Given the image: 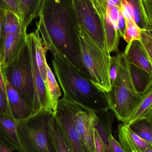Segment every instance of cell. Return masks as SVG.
I'll return each mask as SVG.
<instances>
[{
  "label": "cell",
  "mask_w": 152,
  "mask_h": 152,
  "mask_svg": "<svg viewBox=\"0 0 152 152\" xmlns=\"http://www.w3.org/2000/svg\"><path fill=\"white\" fill-rule=\"evenodd\" d=\"M4 38L8 35L26 33V29L23 26L21 20L12 12L4 10L3 19Z\"/></svg>",
  "instance_id": "cell-23"
},
{
  "label": "cell",
  "mask_w": 152,
  "mask_h": 152,
  "mask_svg": "<svg viewBox=\"0 0 152 152\" xmlns=\"http://www.w3.org/2000/svg\"><path fill=\"white\" fill-rule=\"evenodd\" d=\"M4 10H8L15 13L20 19L19 1V0H3Z\"/></svg>",
  "instance_id": "cell-30"
},
{
  "label": "cell",
  "mask_w": 152,
  "mask_h": 152,
  "mask_svg": "<svg viewBox=\"0 0 152 152\" xmlns=\"http://www.w3.org/2000/svg\"><path fill=\"white\" fill-rule=\"evenodd\" d=\"M0 152H13V151L5 145L0 143Z\"/></svg>",
  "instance_id": "cell-41"
},
{
  "label": "cell",
  "mask_w": 152,
  "mask_h": 152,
  "mask_svg": "<svg viewBox=\"0 0 152 152\" xmlns=\"http://www.w3.org/2000/svg\"><path fill=\"white\" fill-rule=\"evenodd\" d=\"M0 113L11 115L7 95L0 87Z\"/></svg>",
  "instance_id": "cell-31"
},
{
  "label": "cell",
  "mask_w": 152,
  "mask_h": 152,
  "mask_svg": "<svg viewBox=\"0 0 152 152\" xmlns=\"http://www.w3.org/2000/svg\"><path fill=\"white\" fill-rule=\"evenodd\" d=\"M121 4L126 10L129 16L134 21V10L132 4L129 2V1L127 0H121Z\"/></svg>",
  "instance_id": "cell-38"
},
{
  "label": "cell",
  "mask_w": 152,
  "mask_h": 152,
  "mask_svg": "<svg viewBox=\"0 0 152 152\" xmlns=\"http://www.w3.org/2000/svg\"><path fill=\"white\" fill-rule=\"evenodd\" d=\"M82 62L91 83L99 90L108 93L111 89L110 55L105 53L78 25L75 28Z\"/></svg>",
  "instance_id": "cell-4"
},
{
  "label": "cell",
  "mask_w": 152,
  "mask_h": 152,
  "mask_svg": "<svg viewBox=\"0 0 152 152\" xmlns=\"http://www.w3.org/2000/svg\"><path fill=\"white\" fill-rule=\"evenodd\" d=\"M133 5L134 21L142 30H147L152 29L145 12L142 0H129Z\"/></svg>",
  "instance_id": "cell-26"
},
{
  "label": "cell",
  "mask_w": 152,
  "mask_h": 152,
  "mask_svg": "<svg viewBox=\"0 0 152 152\" xmlns=\"http://www.w3.org/2000/svg\"><path fill=\"white\" fill-rule=\"evenodd\" d=\"M129 127L137 135L152 146V126L145 120L138 121Z\"/></svg>",
  "instance_id": "cell-27"
},
{
  "label": "cell",
  "mask_w": 152,
  "mask_h": 152,
  "mask_svg": "<svg viewBox=\"0 0 152 152\" xmlns=\"http://www.w3.org/2000/svg\"><path fill=\"white\" fill-rule=\"evenodd\" d=\"M145 31L151 37V38H152V29H149V30H145Z\"/></svg>",
  "instance_id": "cell-42"
},
{
  "label": "cell",
  "mask_w": 152,
  "mask_h": 152,
  "mask_svg": "<svg viewBox=\"0 0 152 152\" xmlns=\"http://www.w3.org/2000/svg\"><path fill=\"white\" fill-rule=\"evenodd\" d=\"M39 17L37 27L45 47L48 50L58 49L79 73L90 80L80 56L73 0H43Z\"/></svg>",
  "instance_id": "cell-1"
},
{
  "label": "cell",
  "mask_w": 152,
  "mask_h": 152,
  "mask_svg": "<svg viewBox=\"0 0 152 152\" xmlns=\"http://www.w3.org/2000/svg\"><path fill=\"white\" fill-rule=\"evenodd\" d=\"M129 64L144 70L152 76V67L146 51L140 40L128 43L123 53Z\"/></svg>",
  "instance_id": "cell-15"
},
{
  "label": "cell",
  "mask_w": 152,
  "mask_h": 152,
  "mask_svg": "<svg viewBox=\"0 0 152 152\" xmlns=\"http://www.w3.org/2000/svg\"><path fill=\"white\" fill-rule=\"evenodd\" d=\"M101 20L105 35L108 51H118L119 44L118 29L113 24L108 13L106 0H91Z\"/></svg>",
  "instance_id": "cell-10"
},
{
  "label": "cell",
  "mask_w": 152,
  "mask_h": 152,
  "mask_svg": "<svg viewBox=\"0 0 152 152\" xmlns=\"http://www.w3.org/2000/svg\"><path fill=\"white\" fill-rule=\"evenodd\" d=\"M119 143L126 152H144L151 146L125 124H120L118 128Z\"/></svg>",
  "instance_id": "cell-16"
},
{
  "label": "cell",
  "mask_w": 152,
  "mask_h": 152,
  "mask_svg": "<svg viewBox=\"0 0 152 152\" xmlns=\"http://www.w3.org/2000/svg\"><path fill=\"white\" fill-rule=\"evenodd\" d=\"M3 6V0H0V8H2Z\"/></svg>",
  "instance_id": "cell-44"
},
{
  "label": "cell",
  "mask_w": 152,
  "mask_h": 152,
  "mask_svg": "<svg viewBox=\"0 0 152 152\" xmlns=\"http://www.w3.org/2000/svg\"><path fill=\"white\" fill-rule=\"evenodd\" d=\"M152 108V86L144 95L140 104L136 110L131 119L125 125L129 127L138 121L142 120L144 119L145 116L148 111Z\"/></svg>",
  "instance_id": "cell-25"
},
{
  "label": "cell",
  "mask_w": 152,
  "mask_h": 152,
  "mask_svg": "<svg viewBox=\"0 0 152 152\" xmlns=\"http://www.w3.org/2000/svg\"><path fill=\"white\" fill-rule=\"evenodd\" d=\"M109 142L111 152H126L122 145L113 137L112 134L110 136Z\"/></svg>",
  "instance_id": "cell-34"
},
{
  "label": "cell",
  "mask_w": 152,
  "mask_h": 152,
  "mask_svg": "<svg viewBox=\"0 0 152 152\" xmlns=\"http://www.w3.org/2000/svg\"><path fill=\"white\" fill-rule=\"evenodd\" d=\"M54 113L72 152H89L76 128L75 103L62 97L58 101Z\"/></svg>",
  "instance_id": "cell-8"
},
{
  "label": "cell",
  "mask_w": 152,
  "mask_h": 152,
  "mask_svg": "<svg viewBox=\"0 0 152 152\" xmlns=\"http://www.w3.org/2000/svg\"><path fill=\"white\" fill-rule=\"evenodd\" d=\"M144 119L145 120L147 123L152 126V108L148 111L145 116Z\"/></svg>",
  "instance_id": "cell-40"
},
{
  "label": "cell",
  "mask_w": 152,
  "mask_h": 152,
  "mask_svg": "<svg viewBox=\"0 0 152 152\" xmlns=\"http://www.w3.org/2000/svg\"><path fill=\"white\" fill-rule=\"evenodd\" d=\"M55 113L42 110L29 117L17 121V133L25 152H55L49 135L50 122Z\"/></svg>",
  "instance_id": "cell-5"
},
{
  "label": "cell",
  "mask_w": 152,
  "mask_h": 152,
  "mask_svg": "<svg viewBox=\"0 0 152 152\" xmlns=\"http://www.w3.org/2000/svg\"><path fill=\"white\" fill-rule=\"evenodd\" d=\"M126 20L124 16L122 15L121 11H120L118 21V29L119 33L121 37H123L126 29Z\"/></svg>",
  "instance_id": "cell-37"
},
{
  "label": "cell",
  "mask_w": 152,
  "mask_h": 152,
  "mask_svg": "<svg viewBox=\"0 0 152 152\" xmlns=\"http://www.w3.org/2000/svg\"><path fill=\"white\" fill-rule=\"evenodd\" d=\"M145 15L152 26V0H142Z\"/></svg>",
  "instance_id": "cell-33"
},
{
  "label": "cell",
  "mask_w": 152,
  "mask_h": 152,
  "mask_svg": "<svg viewBox=\"0 0 152 152\" xmlns=\"http://www.w3.org/2000/svg\"><path fill=\"white\" fill-rule=\"evenodd\" d=\"M45 85L52 109L55 112L57 109L58 102L61 96V92L54 74L48 64H47Z\"/></svg>",
  "instance_id": "cell-22"
},
{
  "label": "cell",
  "mask_w": 152,
  "mask_h": 152,
  "mask_svg": "<svg viewBox=\"0 0 152 152\" xmlns=\"http://www.w3.org/2000/svg\"><path fill=\"white\" fill-rule=\"evenodd\" d=\"M6 88L11 115L16 121L24 120L34 114L32 109L6 80Z\"/></svg>",
  "instance_id": "cell-17"
},
{
  "label": "cell",
  "mask_w": 152,
  "mask_h": 152,
  "mask_svg": "<svg viewBox=\"0 0 152 152\" xmlns=\"http://www.w3.org/2000/svg\"><path fill=\"white\" fill-rule=\"evenodd\" d=\"M27 41L30 49L37 112L42 110H52L45 82L43 79L37 63L35 54L34 45L31 33L27 34Z\"/></svg>",
  "instance_id": "cell-9"
},
{
  "label": "cell",
  "mask_w": 152,
  "mask_h": 152,
  "mask_svg": "<svg viewBox=\"0 0 152 152\" xmlns=\"http://www.w3.org/2000/svg\"><path fill=\"white\" fill-rule=\"evenodd\" d=\"M49 51L52 55L53 68L63 97L94 111L109 109L105 93L79 73L58 49L52 47Z\"/></svg>",
  "instance_id": "cell-2"
},
{
  "label": "cell",
  "mask_w": 152,
  "mask_h": 152,
  "mask_svg": "<svg viewBox=\"0 0 152 152\" xmlns=\"http://www.w3.org/2000/svg\"><path fill=\"white\" fill-rule=\"evenodd\" d=\"M116 56L117 75L110 91L106 93V99L109 109L119 121L126 124L131 119L144 96L139 95L134 88L124 53Z\"/></svg>",
  "instance_id": "cell-3"
},
{
  "label": "cell",
  "mask_w": 152,
  "mask_h": 152,
  "mask_svg": "<svg viewBox=\"0 0 152 152\" xmlns=\"http://www.w3.org/2000/svg\"><path fill=\"white\" fill-rule=\"evenodd\" d=\"M140 41L146 51L152 67V38L145 30H142Z\"/></svg>",
  "instance_id": "cell-28"
},
{
  "label": "cell",
  "mask_w": 152,
  "mask_h": 152,
  "mask_svg": "<svg viewBox=\"0 0 152 152\" xmlns=\"http://www.w3.org/2000/svg\"><path fill=\"white\" fill-rule=\"evenodd\" d=\"M144 152H152V146H150L148 149L145 151Z\"/></svg>",
  "instance_id": "cell-43"
},
{
  "label": "cell",
  "mask_w": 152,
  "mask_h": 152,
  "mask_svg": "<svg viewBox=\"0 0 152 152\" xmlns=\"http://www.w3.org/2000/svg\"><path fill=\"white\" fill-rule=\"evenodd\" d=\"M107 10L109 16L113 24L118 28V21L121 7L111 4L108 2V1H107Z\"/></svg>",
  "instance_id": "cell-29"
},
{
  "label": "cell",
  "mask_w": 152,
  "mask_h": 152,
  "mask_svg": "<svg viewBox=\"0 0 152 152\" xmlns=\"http://www.w3.org/2000/svg\"><path fill=\"white\" fill-rule=\"evenodd\" d=\"M78 24L107 54V44L101 20L91 0H73Z\"/></svg>",
  "instance_id": "cell-7"
},
{
  "label": "cell",
  "mask_w": 152,
  "mask_h": 152,
  "mask_svg": "<svg viewBox=\"0 0 152 152\" xmlns=\"http://www.w3.org/2000/svg\"><path fill=\"white\" fill-rule=\"evenodd\" d=\"M27 33H19L4 37L1 66L7 67L19 54L27 43Z\"/></svg>",
  "instance_id": "cell-14"
},
{
  "label": "cell",
  "mask_w": 152,
  "mask_h": 152,
  "mask_svg": "<svg viewBox=\"0 0 152 152\" xmlns=\"http://www.w3.org/2000/svg\"><path fill=\"white\" fill-rule=\"evenodd\" d=\"M0 143L12 151L25 152L18 137L17 121L10 115L0 113Z\"/></svg>",
  "instance_id": "cell-12"
},
{
  "label": "cell",
  "mask_w": 152,
  "mask_h": 152,
  "mask_svg": "<svg viewBox=\"0 0 152 152\" xmlns=\"http://www.w3.org/2000/svg\"><path fill=\"white\" fill-rule=\"evenodd\" d=\"M0 87L6 94V79L2 66L0 65Z\"/></svg>",
  "instance_id": "cell-39"
},
{
  "label": "cell",
  "mask_w": 152,
  "mask_h": 152,
  "mask_svg": "<svg viewBox=\"0 0 152 152\" xmlns=\"http://www.w3.org/2000/svg\"><path fill=\"white\" fill-rule=\"evenodd\" d=\"M129 69L136 92L143 96L152 86V76L144 70L129 63Z\"/></svg>",
  "instance_id": "cell-18"
},
{
  "label": "cell",
  "mask_w": 152,
  "mask_h": 152,
  "mask_svg": "<svg viewBox=\"0 0 152 152\" xmlns=\"http://www.w3.org/2000/svg\"><path fill=\"white\" fill-rule=\"evenodd\" d=\"M35 48V54L37 63L40 73L45 82H46L47 72V61L46 54L48 49L45 47L42 39L40 37V32L38 29L31 33Z\"/></svg>",
  "instance_id": "cell-21"
},
{
  "label": "cell",
  "mask_w": 152,
  "mask_h": 152,
  "mask_svg": "<svg viewBox=\"0 0 152 152\" xmlns=\"http://www.w3.org/2000/svg\"><path fill=\"white\" fill-rule=\"evenodd\" d=\"M20 19L23 26L26 29L32 21L39 17L43 0H19Z\"/></svg>",
  "instance_id": "cell-19"
},
{
  "label": "cell",
  "mask_w": 152,
  "mask_h": 152,
  "mask_svg": "<svg viewBox=\"0 0 152 152\" xmlns=\"http://www.w3.org/2000/svg\"><path fill=\"white\" fill-rule=\"evenodd\" d=\"M94 143L96 152H104V146L97 131L94 130Z\"/></svg>",
  "instance_id": "cell-35"
},
{
  "label": "cell",
  "mask_w": 152,
  "mask_h": 152,
  "mask_svg": "<svg viewBox=\"0 0 152 152\" xmlns=\"http://www.w3.org/2000/svg\"><path fill=\"white\" fill-rule=\"evenodd\" d=\"M49 133L55 152H73L66 140L55 115L50 122Z\"/></svg>",
  "instance_id": "cell-20"
},
{
  "label": "cell",
  "mask_w": 152,
  "mask_h": 152,
  "mask_svg": "<svg viewBox=\"0 0 152 152\" xmlns=\"http://www.w3.org/2000/svg\"><path fill=\"white\" fill-rule=\"evenodd\" d=\"M120 11L126 20V29L123 39L128 43L135 40H140L142 30L137 26L125 8L121 5Z\"/></svg>",
  "instance_id": "cell-24"
},
{
  "label": "cell",
  "mask_w": 152,
  "mask_h": 152,
  "mask_svg": "<svg viewBox=\"0 0 152 152\" xmlns=\"http://www.w3.org/2000/svg\"><path fill=\"white\" fill-rule=\"evenodd\" d=\"M4 12V6L0 8V65L1 66L2 54L3 47L4 38L3 26V19Z\"/></svg>",
  "instance_id": "cell-32"
},
{
  "label": "cell",
  "mask_w": 152,
  "mask_h": 152,
  "mask_svg": "<svg viewBox=\"0 0 152 152\" xmlns=\"http://www.w3.org/2000/svg\"><path fill=\"white\" fill-rule=\"evenodd\" d=\"M117 56L111 57L110 68V78L111 84H112L117 75Z\"/></svg>",
  "instance_id": "cell-36"
},
{
  "label": "cell",
  "mask_w": 152,
  "mask_h": 152,
  "mask_svg": "<svg viewBox=\"0 0 152 152\" xmlns=\"http://www.w3.org/2000/svg\"><path fill=\"white\" fill-rule=\"evenodd\" d=\"M76 128L89 152H96L94 143V129L86 109L75 103Z\"/></svg>",
  "instance_id": "cell-13"
},
{
  "label": "cell",
  "mask_w": 152,
  "mask_h": 152,
  "mask_svg": "<svg viewBox=\"0 0 152 152\" xmlns=\"http://www.w3.org/2000/svg\"><path fill=\"white\" fill-rule=\"evenodd\" d=\"M94 129L97 131L104 144V152H111L109 137L112 131L113 116L110 109L94 111L86 109Z\"/></svg>",
  "instance_id": "cell-11"
},
{
  "label": "cell",
  "mask_w": 152,
  "mask_h": 152,
  "mask_svg": "<svg viewBox=\"0 0 152 152\" xmlns=\"http://www.w3.org/2000/svg\"><path fill=\"white\" fill-rule=\"evenodd\" d=\"M6 80L26 103L37 113L30 49L27 41L17 58L4 68Z\"/></svg>",
  "instance_id": "cell-6"
}]
</instances>
